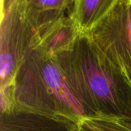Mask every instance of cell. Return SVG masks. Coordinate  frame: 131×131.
I'll list each match as a JSON object with an SVG mask.
<instances>
[{
    "label": "cell",
    "instance_id": "obj_1",
    "mask_svg": "<svg viewBox=\"0 0 131 131\" xmlns=\"http://www.w3.org/2000/svg\"><path fill=\"white\" fill-rule=\"evenodd\" d=\"M0 88V114L16 110L70 123L87 117L57 57L38 48L27 55L13 81Z\"/></svg>",
    "mask_w": 131,
    "mask_h": 131
},
{
    "label": "cell",
    "instance_id": "obj_2",
    "mask_svg": "<svg viewBox=\"0 0 131 131\" xmlns=\"http://www.w3.org/2000/svg\"><path fill=\"white\" fill-rule=\"evenodd\" d=\"M56 57L87 117L131 120V88L86 35Z\"/></svg>",
    "mask_w": 131,
    "mask_h": 131
},
{
    "label": "cell",
    "instance_id": "obj_3",
    "mask_svg": "<svg viewBox=\"0 0 131 131\" xmlns=\"http://www.w3.org/2000/svg\"><path fill=\"white\" fill-rule=\"evenodd\" d=\"M84 35L131 88V0H115Z\"/></svg>",
    "mask_w": 131,
    "mask_h": 131
},
{
    "label": "cell",
    "instance_id": "obj_4",
    "mask_svg": "<svg viewBox=\"0 0 131 131\" xmlns=\"http://www.w3.org/2000/svg\"><path fill=\"white\" fill-rule=\"evenodd\" d=\"M0 4V87H4L13 81L38 38L25 17L22 0H1Z\"/></svg>",
    "mask_w": 131,
    "mask_h": 131
},
{
    "label": "cell",
    "instance_id": "obj_5",
    "mask_svg": "<svg viewBox=\"0 0 131 131\" xmlns=\"http://www.w3.org/2000/svg\"><path fill=\"white\" fill-rule=\"evenodd\" d=\"M71 3L72 0H22L25 17L38 41L43 33L68 15Z\"/></svg>",
    "mask_w": 131,
    "mask_h": 131
},
{
    "label": "cell",
    "instance_id": "obj_6",
    "mask_svg": "<svg viewBox=\"0 0 131 131\" xmlns=\"http://www.w3.org/2000/svg\"><path fill=\"white\" fill-rule=\"evenodd\" d=\"M72 124L16 110L0 114V131H71Z\"/></svg>",
    "mask_w": 131,
    "mask_h": 131
},
{
    "label": "cell",
    "instance_id": "obj_7",
    "mask_svg": "<svg viewBox=\"0 0 131 131\" xmlns=\"http://www.w3.org/2000/svg\"><path fill=\"white\" fill-rule=\"evenodd\" d=\"M82 35L67 15L40 37L36 48L52 56L69 50Z\"/></svg>",
    "mask_w": 131,
    "mask_h": 131
},
{
    "label": "cell",
    "instance_id": "obj_8",
    "mask_svg": "<svg viewBox=\"0 0 131 131\" xmlns=\"http://www.w3.org/2000/svg\"><path fill=\"white\" fill-rule=\"evenodd\" d=\"M115 0H72L68 15L81 34H87L108 12Z\"/></svg>",
    "mask_w": 131,
    "mask_h": 131
},
{
    "label": "cell",
    "instance_id": "obj_9",
    "mask_svg": "<svg viewBox=\"0 0 131 131\" xmlns=\"http://www.w3.org/2000/svg\"><path fill=\"white\" fill-rule=\"evenodd\" d=\"M71 131H131V120L84 117L72 124Z\"/></svg>",
    "mask_w": 131,
    "mask_h": 131
}]
</instances>
